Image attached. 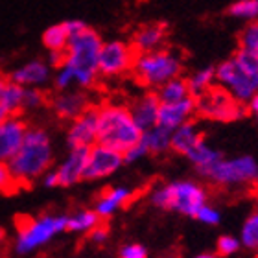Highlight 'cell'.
<instances>
[{"instance_id":"cell-10","label":"cell","mask_w":258,"mask_h":258,"mask_svg":"<svg viewBox=\"0 0 258 258\" xmlns=\"http://www.w3.org/2000/svg\"><path fill=\"white\" fill-rule=\"evenodd\" d=\"M137 57V52L133 50L131 43L113 39L103 41L100 50V61H98V72L102 78H118L127 72H131Z\"/></svg>"},{"instance_id":"cell-19","label":"cell","mask_w":258,"mask_h":258,"mask_svg":"<svg viewBox=\"0 0 258 258\" xmlns=\"http://www.w3.org/2000/svg\"><path fill=\"white\" fill-rule=\"evenodd\" d=\"M159 109H161V102H159V96L153 91V92H146V94L137 98L131 103L129 111H131L135 124L139 125L140 131L144 133V131L157 125V122H159Z\"/></svg>"},{"instance_id":"cell-11","label":"cell","mask_w":258,"mask_h":258,"mask_svg":"<svg viewBox=\"0 0 258 258\" xmlns=\"http://www.w3.org/2000/svg\"><path fill=\"white\" fill-rule=\"evenodd\" d=\"M124 166V155L120 151L103 144H94L89 148V159L85 168V181L107 179Z\"/></svg>"},{"instance_id":"cell-37","label":"cell","mask_w":258,"mask_h":258,"mask_svg":"<svg viewBox=\"0 0 258 258\" xmlns=\"http://www.w3.org/2000/svg\"><path fill=\"white\" fill-rule=\"evenodd\" d=\"M8 81H10V78H8V76L0 74V122H4L8 116H11V114L8 113V109L4 107V91H6Z\"/></svg>"},{"instance_id":"cell-1","label":"cell","mask_w":258,"mask_h":258,"mask_svg":"<svg viewBox=\"0 0 258 258\" xmlns=\"http://www.w3.org/2000/svg\"><path fill=\"white\" fill-rule=\"evenodd\" d=\"M102 35L87 26L74 37H70L67 48H64V61L59 69L55 70L52 83L55 91H70V89H81L89 91L100 78L98 72V61H100V50H102Z\"/></svg>"},{"instance_id":"cell-3","label":"cell","mask_w":258,"mask_h":258,"mask_svg":"<svg viewBox=\"0 0 258 258\" xmlns=\"http://www.w3.org/2000/svg\"><path fill=\"white\" fill-rule=\"evenodd\" d=\"M98 109V144L124 153L140 142L142 131L135 124L131 111L120 103H105Z\"/></svg>"},{"instance_id":"cell-7","label":"cell","mask_w":258,"mask_h":258,"mask_svg":"<svg viewBox=\"0 0 258 258\" xmlns=\"http://www.w3.org/2000/svg\"><path fill=\"white\" fill-rule=\"evenodd\" d=\"M64 214H43L37 218H28L21 223L15 238V251L19 254H30L44 247L55 236L67 231Z\"/></svg>"},{"instance_id":"cell-6","label":"cell","mask_w":258,"mask_h":258,"mask_svg":"<svg viewBox=\"0 0 258 258\" xmlns=\"http://www.w3.org/2000/svg\"><path fill=\"white\" fill-rule=\"evenodd\" d=\"M183 72V59L173 50H155L148 54H137L131 69V74L142 87L157 91L173 78H179Z\"/></svg>"},{"instance_id":"cell-4","label":"cell","mask_w":258,"mask_h":258,"mask_svg":"<svg viewBox=\"0 0 258 258\" xmlns=\"http://www.w3.org/2000/svg\"><path fill=\"white\" fill-rule=\"evenodd\" d=\"M216 83L234 100L247 103L258 92V63L238 48L232 57L216 67Z\"/></svg>"},{"instance_id":"cell-41","label":"cell","mask_w":258,"mask_h":258,"mask_svg":"<svg viewBox=\"0 0 258 258\" xmlns=\"http://www.w3.org/2000/svg\"><path fill=\"white\" fill-rule=\"evenodd\" d=\"M194 258H216L214 254H210V253H201V254H196Z\"/></svg>"},{"instance_id":"cell-14","label":"cell","mask_w":258,"mask_h":258,"mask_svg":"<svg viewBox=\"0 0 258 258\" xmlns=\"http://www.w3.org/2000/svg\"><path fill=\"white\" fill-rule=\"evenodd\" d=\"M28 127L30 125L21 114L8 116L4 122H0V162L8 164L15 157L26 137Z\"/></svg>"},{"instance_id":"cell-26","label":"cell","mask_w":258,"mask_h":258,"mask_svg":"<svg viewBox=\"0 0 258 258\" xmlns=\"http://www.w3.org/2000/svg\"><path fill=\"white\" fill-rule=\"evenodd\" d=\"M100 216L94 212V209H81L76 210L74 214L69 216L67 220V231L76 234H89L92 229L100 225Z\"/></svg>"},{"instance_id":"cell-28","label":"cell","mask_w":258,"mask_h":258,"mask_svg":"<svg viewBox=\"0 0 258 258\" xmlns=\"http://www.w3.org/2000/svg\"><path fill=\"white\" fill-rule=\"evenodd\" d=\"M227 15L251 24L258 21V0H236L227 8Z\"/></svg>"},{"instance_id":"cell-12","label":"cell","mask_w":258,"mask_h":258,"mask_svg":"<svg viewBox=\"0 0 258 258\" xmlns=\"http://www.w3.org/2000/svg\"><path fill=\"white\" fill-rule=\"evenodd\" d=\"M64 140L69 148H91L98 144V109H87L78 118L70 120Z\"/></svg>"},{"instance_id":"cell-31","label":"cell","mask_w":258,"mask_h":258,"mask_svg":"<svg viewBox=\"0 0 258 258\" xmlns=\"http://www.w3.org/2000/svg\"><path fill=\"white\" fill-rule=\"evenodd\" d=\"M48 96L43 89H24V94H22V111H39L41 107L48 105Z\"/></svg>"},{"instance_id":"cell-8","label":"cell","mask_w":258,"mask_h":258,"mask_svg":"<svg viewBox=\"0 0 258 258\" xmlns=\"http://www.w3.org/2000/svg\"><path fill=\"white\" fill-rule=\"evenodd\" d=\"M203 177L223 188L253 186L258 184V159L253 155L223 157L203 173Z\"/></svg>"},{"instance_id":"cell-30","label":"cell","mask_w":258,"mask_h":258,"mask_svg":"<svg viewBox=\"0 0 258 258\" xmlns=\"http://www.w3.org/2000/svg\"><path fill=\"white\" fill-rule=\"evenodd\" d=\"M238 43H240L238 48L243 50L245 54H249L258 63V21L251 22V24L243 28Z\"/></svg>"},{"instance_id":"cell-38","label":"cell","mask_w":258,"mask_h":258,"mask_svg":"<svg viewBox=\"0 0 258 258\" xmlns=\"http://www.w3.org/2000/svg\"><path fill=\"white\" fill-rule=\"evenodd\" d=\"M89 238H91L94 243H103V242H107V238H109V231H107V227H103L102 223L96 227V229H92L91 232H89Z\"/></svg>"},{"instance_id":"cell-15","label":"cell","mask_w":258,"mask_h":258,"mask_svg":"<svg viewBox=\"0 0 258 258\" xmlns=\"http://www.w3.org/2000/svg\"><path fill=\"white\" fill-rule=\"evenodd\" d=\"M8 78L22 89H43L52 80V67L44 59H30L11 70Z\"/></svg>"},{"instance_id":"cell-42","label":"cell","mask_w":258,"mask_h":258,"mask_svg":"<svg viewBox=\"0 0 258 258\" xmlns=\"http://www.w3.org/2000/svg\"><path fill=\"white\" fill-rule=\"evenodd\" d=\"M2 240H4V231L0 229V243H2Z\"/></svg>"},{"instance_id":"cell-36","label":"cell","mask_w":258,"mask_h":258,"mask_svg":"<svg viewBox=\"0 0 258 258\" xmlns=\"http://www.w3.org/2000/svg\"><path fill=\"white\" fill-rule=\"evenodd\" d=\"M118 258H148V249L140 243H125L120 249Z\"/></svg>"},{"instance_id":"cell-27","label":"cell","mask_w":258,"mask_h":258,"mask_svg":"<svg viewBox=\"0 0 258 258\" xmlns=\"http://www.w3.org/2000/svg\"><path fill=\"white\" fill-rule=\"evenodd\" d=\"M155 94L159 96V102L161 103H175V102H181L184 98L190 96L188 92V83L184 78H173L170 80L168 83H164L162 87H159L155 91Z\"/></svg>"},{"instance_id":"cell-24","label":"cell","mask_w":258,"mask_h":258,"mask_svg":"<svg viewBox=\"0 0 258 258\" xmlns=\"http://www.w3.org/2000/svg\"><path fill=\"white\" fill-rule=\"evenodd\" d=\"M70 37H72V33L69 30V24H67V21H63L44 30L43 44L48 52H64Z\"/></svg>"},{"instance_id":"cell-17","label":"cell","mask_w":258,"mask_h":258,"mask_svg":"<svg viewBox=\"0 0 258 258\" xmlns=\"http://www.w3.org/2000/svg\"><path fill=\"white\" fill-rule=\"evenodd\" d=\"M194 114H196V98L192 96L175 103H161L157 124L170 129V131H175L186 122H192Z\"/></svg>"},{"instance_id":"cell-32","label":"cell","mask_w":258,"mask_h":258,"mask_svg":"<svg viewBox=\"0 0 258 258\" xmlns=\"http://www.w3.org/2000/svg\"><path fill=\"white\" fill-rule=\"evenodd\" d=\"M196 220L201 221L203 225H218L221 220V212L216 207H212V205H203L201 209H199V212L196 214Z\"/></svg>"},{"instance_id":"cell-20","label":"cell","mask_w":258,"mask_h":258,"mask_svg":"<svg viewBox=\"0 0 258 258\" xmlns=\"http://www.w3.org/2000/svg\"><path fill=\"white\" fill-rule=\"evenodd\" d=\"M131 199H133V190L129 186H111L96 199L94 212L100 216V220H105L116 214L120 209H124Z\"/></svg>"},{"instance_id":"cell-40","label":"cell","mask_w":258,"mask_h":258,"mask_svg":"<svg viewBox=\"0 0 258 258\" xmlns=\"http://www.w3.org/2000/svg\"><path fill=\"white\" fill-rule=\"evenodd\" d=\"M245 107H247V114L249 116H253L254 120L258 122V92L254 94L247 103H245Z\"/></svg>"},{"instance_id":"cell-33","label":"cell","mask_w":258,"mask_h":258,"mask_svg":"<svg viewBox=\"0 0 258 258\" xmlns=\"http://www.w3.org/2000/svg\"><path fill=\"white\" fill-rule=\"evenodd\" d=\"M122 155H124V164H133V162L142 161L146 155H150V151H148L146 144L142 142V139H140V142H137L135 146H131V148H129L127 151H124Z\"/></svg>"},{"instance_id":"cell-2","label":"cell","mask_w":258,"mask_h":258,"mask_svg":"<svg viewBox=\"0 0 258 258\" xmlns=\"http://www.w3.org/2000/svg\"><path fill=\"white\" fill-rule=\"evenodd\" d=\"M55 159V150L52 137L44 127H28L26 137L15 157L8 162L17 184H30L37 181L44 173L52 170Z\"/></svg>"},{"instance_id":"cell-34","label":"cell","mask_w":258,"mask_h":258,"mask_svg":"<svg viewBox=\"0 0 258 258\" xmlns=\"http://www.w3.org/2000/svg\"><path fill=\"white\" fill-rule=\"evenodd\" d=\"M240 238H234V236H229V234H225V236H221L220 240H218V253L223 254V256H231V254H234L240 249Z\"/></svg>"},{"instance_id":"cell-13","label":"cell","mask_w":258,"mask_h":258,"mask_svg":"<svg viewBox=\"0 0 258 258\" xmlns=\"http://www.w3.org/2000/svg\"><path fill=\"white\" fill-rule=\"evenodd\" d=\"M50 109L61 120H74L80 114H83L87 109H91V98L87 91L81 89H70V91H61L55 96L50 98Z\"/></svg>"},{"instance_id":"cell-21","label":"cell","mask_w":258,"mask_h":258,"mask_svg":"<svg viewBox=\"0 0 258 258\" xmlns=\"http://www.w3.org/2000/svg\"><path fill=\"white\" fill-rule=\"evenodd\" d=\"M186 159H188L190 164L196 168V172H198L199 175H203L207 170H210V168L214 166L216 162H220L221 159H223V153H221L220 150L212 148V146L207 142V139H203L194 146V150L186 155Z\"/></svg>"},{"instance_id":"cell-18","label":"cell","mask_w":258,"mask_h":258,"mask_svg":"<svg viewBox=\"0 0 258 258\" xmlns=\"http://www.w3.org/2000/svg\"><path fill=\"white\" fill-rule=\"evenodd\" d=\"M168 37V28L162 22H151V24H144L140 26L137 32L133 33L131 39V46L137 54H148V52H155L161 50L166 43Z\"/></svg>"},{"instance_id":"cell-25","label":"cell","mask_w":258,"mask_h":258,"mask_svg":"<svg viewBox=\"0 0 258 258\" xmlns=\"http://www.w3.org/2000/svg\"><path fill=\"white\" fill-rule=\"evenodd\" d=\"M188 83V92L192 98H199L207 91H210L216 85V67H203V69L196 70L186 78Z\"/></svg>"},{"instance_id":"cell-16","label":"cell","mask_w":258,"mask_h":258,"mask_svg":"<svg viewBox=\"0 0 258 258\" xmlns=\"http://www.w3.org/2000/svg\"><path fill=\"white\" fill-rule=\"evenodd\" d=\"M87 159H89V148H69L63 161L57 164V168H54L59 186H72L83 181Z\"/></svg>"},{"instance_id":"cell-5","label":"cell","mask_w":258,"mask_h":258,"mask_svg":"<svg viewBox=\"0 0 258 258\" xmlns=\"http://www.w3.org/2000/svg\"><path fill=\"white\" fill-rule=\"evenodd\" d=\"M209 194L203 184L192 179H179L172 183L161 184L151 190L150 201L153 207L162 210H173L177 214L196 218L199 209L207 205Z\"/></svg>"},{"instance_id":"cell-23","label":"cell","mask_w":258,"mask_h":258,"mask_svg":"<svg viewBox=\"0 0 258 258\" xmlns=\"http://www.w3.org/2000/svg\"><path fill=\"white\" fill-rule=\"evenodd\" d=\"M172 133L170 129L157 124L155 127L148 129L142 133V142L146 144L150 155H161L172 150Z\"/></svg>"},{"instance_id":"cell-9","label":"cell","mask_w":258,"mask_h":258,"mask_svg":"<svg viewBox=\"0 0 258 258\" xmlns=\"http://www.w3.org/2000/svg\"><path fill=\"white\" fill-rule=\"evenodd\" d=\"M196 114H199L203 120L227 124L247 116V107L245 103L234 100L225 89L214 85L210 91L196 98Z\"/></svg>"},{"instance_id":"cell-22","label":"cell","mask_w":258,"mask_h":258,"mask_svg":"<svg viewBox=\"0 0 258 258\" xmlns=\"http://www.w3.org/2000/svg\"><path fill=\"white\" fill-rule=\"evenodd\" d=\"M203 139L205 137L199 131L198 125L194 124V122H186V124H183L172 133V150L175 153H179V155L186 157L194 150V146Z\"/></svg>"},{"instance_id":"cell-29","label":"cell","mask_w":258,"mask_h":258,"mask_svg":"<svg viewBox=\"0 0 258 258\" xmlns=\"http://www.w3.org/2000/svg\"><path fill=\"white\" fill-rule=\"evenodd\" d=\"M240 243L251 251H258V210L249 214L247 220L243 221L240 231Z\"/></svg>"},{"instance_id":"cell-35","label":"cell","mask_w":258,"mask_h":258,"mask_svg":"<svg viewBox=\"0 0 258 258\" xmlns=\"http://www.w3.org/2000/svg\"><path fill=\"white\" fill-rule=\"evenodd\" d=\"M19 184H17L10 166L6 162H0V192H13Z\"/></svg>"},{"instance_id":"cell-39","label":"cell","mask_w":258,"mask_h":258,"mask_svg":"<svg viewBox=\"0 0 258 258\" xmlns=\"http://www.w3.org/2000/svg\"><path fill=\"white\" fill-rule=\"evenodd\" d=\"M41 183H43V186H46V188H55V186H59V181H57V173H55L54 168H52V170H48V172H46L43 177H41Z\"/></svg>"}]
</instances>
